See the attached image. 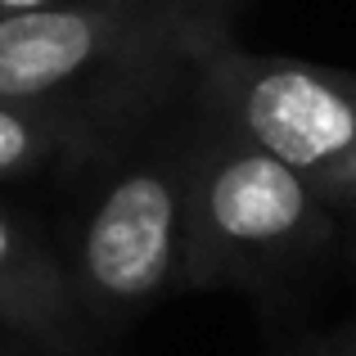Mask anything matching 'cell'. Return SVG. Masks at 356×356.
I'll list each match as a JSON object with an SVG mask.
<instances>
[{
    "label": "cell",
    "mask_w": 356,
    "mask_h": 356,
    "mask_svg": "<svg viewBox=\"0 0 356 356\" xmlns=\"http://www.w3.org/2000/svg\"><path fill=\"white\" fill-rule=\"evenodd\" d=\"M0 356H5V352H0Z\"/></svg>",
    "instance_id": "cell-11"
},
{
    "label": "cell",
    "mask_w": 356,
    "mask_h": 356,
    "mask_svg": "<svg viewBox=\"0 0 356 356\" xmlns=\"http://www.w3.org/2000/svg\"><path fill=\"white\" fill-rule=\"evenodd\" d=\"M63 270L90 330L122 325L185 275V163L136 158L77 217Z\"/></svg>",
    "instance_id": "cell-4"
},
{
    "label": "cell",
    "mask_w": 356,
    "mask_h": 356,
    "mask_svg": "<svg viewBox=\"0 0 356 356\" xmlns=\"http://www.w3.org/2000/svg\"><path fill=\"white\" fill-rule=\"evenodd\" d=\"M343 352H348V356H356V334H348V339H343Z\"/></svg>",
    "instance_id": "cell-8"
},
{
    "label": "cell",
    "mask_w": 356,
    "mask_h": 356,
    "mask_svg": "<svg viewBox=\"0 0 356 356\" xmlns=\"http://www.w3.org/2000/svg\"><path fill=\"white\" fill-rule=\"evenodd\" d=\"M0 325L45 356H95L63 257L32 226L0 208Z\"/></svg>",
    "instance_id": "cell-5"
},
{
    "label": "cell",
    "mask_w": 356,
    "mask_h": 356,
    "mask_svg": "<svg viewBox=\"0 0 356 356\" xmlns=\"http://www.w3.org/2000/svg\"><path fill=\"white\" fill-rule=\"evenodd\" d=\"M50 5H68V0H0V14H23V9H50Z\"/></svg>",
    "instance_id": "cell-7"
},
{
    "label": "cell",
    "mask_w": 356,
    "mask_h": 356,
    "mask_svg": "<svg viewBox=\"0 0 356 356\" xmlns=\"http://www.w3.org/2000/svg\"><path fill=\"white\" fill-rule=\"evenodd\" d=\"M339 356H348V352H339Z\"/></svg>",
    "instance_id": "cell-10"
},
{
    "label": "cell",
    "mask_w": 356,
    "mask_h": 356,
    "mask_svg": "<svg viewBox=\"0 0 356 356\" xmlns=\"http://www.w3.org/2000/svg\"><path fill=\"white\" fill-rule=\"evenodd\" d=\"M221 41L226 27L190 0H68L0 14V99L90 118V95H140L181 72L199 77Z\"/></svg>",
    "instance_id": "cell-1"
},
{
    "label": "cell",
    "mask_w": 356,
    "mask_h": 356,
    "mask_svg": "<svg viewBox=\"0 0 356 356\" xmlns=\"http://www.w3.org/2000/svg\"><path fill=\"white\" fill-rule=\"evenodd\" d=\"M208 113L293 167L330 208L356 212V72L221 41L199 68Z\"/></svg>",
    "instance_id": "cell-3"
},
{
    "label": "cell",
    "mask_w": 356,
    "mask_h": 356,
    "mask_svg": "<svg viewBox=\"0 0 356 356\" xmlns=\"http://www.w3.org/2000/svg\"><path fill=\"white\" fill-rule=\"evenodd\" d=\"M99 140H104V131L90 118L63 113L50 104L0 99V181L72 167L95 154Z\"/></svg>",
    "instance_id": "cell-6"
},
{
    "label": "cell",
    "mask_w": 356,
    "mask_h": 356,
    "mask_svg": "<svg viewBox=\"0 0 356 356\" xmlns=\"http://www.w3.org/2000/svg\"><path fill=\"white\" fill-rule=\"evenodd\" d=\"M190 5H203V9H217L221 0H190Z\"/></svg>",
    "instance_id": "cell-9"
},
{
    "label": "cell",
    "mask_w": 356,
    "mask_h": 356,
    "mask_svg": "<svg viewBox=\"0 0 356 356\" xmlns=\"http://www.w3.org/2000/svg\"><path fill=\"white\" fill-rule=\"evenodd\" d=\"M185 163V275L181 289L257 284L316 252L334 230V208L275 154L230 122L181 154Z\"/></svg>",
    "instance_id": "cell-2"
}]
</instances>
